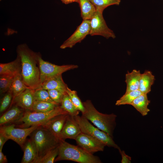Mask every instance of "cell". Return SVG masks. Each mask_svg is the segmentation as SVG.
I'll list each match as a JSON object with an SVG mask.
<instances>
[{
  "mask_svg": "<svg viewBox=\"0 0 163 163\" xmlns=\"http://www.w3.org/2000/svg\"><path fill=\"white\" fill-rule=\"evenodd\" d=\"M69 160L79 163H101L99 158L85 151L78 146L60 140L59 153L55 162Z\"/></svg>",
  "mask_w": 163,
  "mask_h": 163,
  "instance_id": "obj_3",
  "label": "cell"
},
{
  "mask_svg": "<svg viewBox=\"0 0 163 163\" xmlns=\"http://www.w3.org/2000/svg\"><path fill=\"white\" fill-rule=\"evenodd\" d=\"M90 30V20H83L74 33L60 46L64 49L72 47L76 43L81 42L88 34Z\"/></svg>",
  "mask_w": 163,
  "mask_h": 163,
  "instance_id": "obj_11",
  "label": "cell"
},
{
  "mask_svg": "<svg viewBox=\"0 0 163 163\" xmlns=\"http://www.w3.org/2000/svg\"><path fill=\"white\" fill-rule=\"evenodd\" d=\"M34 96L36 101L48 102L57 104L51 98L47 90L41 88L35 90Z\"/></svg>",
  "mask_w": 163,
  "mask_h": 163,
  "instance_id": "obj_32",
  "label": "cell"
},
{
  "mask_svg": "<svg viewBox=\"0 0 163 163\" xmlns=\"http://www.w3.org/2000/svg\"><path fill=\"white\" fill-rule=\"evenodd\" d=\"M59 153V146L47 152L41 158L37 159L35 163H53Z\"/></svg>",
  "mask_w": 163,
  "mask_h": 163,
  "instance_id": "obj_29",
  "label": "cell"
},
{
  "mask_svg": "<svg viewBox=\"0 0 163 163\" xmlns=\"http://www.w3.org/2000/svg\"><path fill=\"white\" fill-rule=\"evenodd\" d=\"M21 62L20 57L17 55L14 61L6 63H0V75H8L15 76L21 73Z\"/></svg>",
  "mask_w": 163,
  "mask_h": 163,
  "instance_id": "obj_16",
  "label": "cell"
},
{
  "mask_svg": "<svg viewBox=\"0 0 163 163\" xmlns=\"http://www.w3.org/2000/svg\"><path fill=\"white\" fill-rule=\"evenodd\" d=\"M66 92L76 108L80 112H81L82 114L84 113L85 110V107L83 103L78 97L77 91L71 90L67 87Z\"/></svg>",
  "mask_w": 163,
  "mask_h": 163,
  "instance_id": "obj_28",
  "label": "cell"
},
{
  "mask_svg": "<svg viewBox=\"0 0 163 163\" xmlns=\"http://www.w3.org/2000/svg\"><path fill=\"white\" fill-rule=\"evenodd\" d=\"M29 136L36 151L37 160L50 150L58 146L60 142L58 138L42 126H38Z\"/></svg>",
  "mask_w": 163,
  "mask_h": 163,
  "instance_id": "obj_4",
  "label": "cell"
},
{
  "mask_svg": "<svg viewBox=\"0 0 163 163\" xmlns=\"http://www.w3.org/2000/svg\"><path fill=\"white\" fill-rule=\"evenodd\" d=\"M34 91L35 90L27 88L13 99L11 106L13 104L15 105L25 111H31L36 101Z\"/></svg>",
  "mask_w": 163,
  "mask_h": 163,
  "instance_id": "obj_12",
  "label": "cell"
},
{
  "mask_svg": "<svg viewBox=\"0 0 163 163\" xmlns=\"http://www.w3.org/2000/svg\"><path fill=\"white\" fill-rule=\"evenodd\" d=\"M25 110L14 104L12 105L6 111L2 114L0 117V125L16 123L23 116Z\"/></svg>",
  "mask_w": 163,
  "mask_h": 163,
  "instance_id": "obj_14",
  "label": "cell"
},
{
  "mask_svg": "<svg viewBox=\"0 0 163 163\" xmlns=\"http://www.w3.org/2000/svg\"><path fill=\"white\" fill-rule=\"evenodd\" d=\"M39 67L41 84L50 78L78 67L77 65L72 64L56 65L44 61L41 56L39 58Z\"/></svg>",
  "mask_w": 163,
  "mask_h": 163,
  "instance_id": "obj_7",
  "label": "cell"
},
{
  "mask_svg": "<svg viewBox=\"0 0 163 163\" xmlns=\"http://www.w3.org/2000/svg\"><path fill=\"white\" fill-rule=\"evenodd\" d=\"M101 11L96 10L90 21V30L89 34L91 36L100 35L108 39L116 37L113 31L108 28L103 16Z\"/></svg>",
  "mask_w": 163,
  "mask_h": 163,
  "instance_id": "obj_9",
  "label": "cell"
},
{
  "mask_svg": "<svg viewBox=\"0 0 163 163\" xmlns=\"http://www.w3.org/2000/svg\"><path fill=\"white\" fill-rule=\"evenodd\" d=\"M0 133L8 139L14 141L22 148L27 137L38 126H33L28 128L16 127L12 123L0 126Z\"/></svg>",
  "mask_w": 163,
  "mask_h": 163,
  "instance_id": "obj_8",
  "label": "cell"
},
{
  "mask_svg": "<svg viewBox=\"0 0 163 163\" xmlns=\"http://www.w3.org/2000/svg\"><path fill=\"white\" fill-rule=\"evenodd\" d=\"M155 80V77L152 72L145 70L141 74L138 89L142 93L148 94L150 92Z\"/></svg>",
  "mask_w": 163,
  "mask_h": 163,
  "instance_id": "obj_18",
  "label": "cell"
},
{
  "mask_svg": "<svg viewBox=\"0 0 163 163\" xmlns=\"http://www.w3.org/2000/svg\"><path fill=\"white\" fill-rule=\"evenodd\" d=\"M14 76L8 75H0V92L1 94L8 92L12 84Z\"/></svg>",
  "mask_w": 163,
  "mask_h": 163,
  "instance_id": "obj_30",
  "label": "cell"
},
{
  "mask_svg": "<svg viewBox=\"0 0 163 163\" xmlns=\"http://www.w3.org/2000/svg\"><path fill=\"white\" fill-rule=\"evenodd\" d=\"M2 0H0V1H1Z\"/></svg>",
  "mask_w": 163,
  "mask_h": 163,
  "instance_id": "obj_38",
  "label": "cell"
},
{
  "mask_svg": "<svg viewBox=\"0 0 163 163\" xmlns=\"http://www.w3.org/2000/svg\"><path fill=\"white\" fill-rule=\"evenodd\" d=\"M147 94H142L136 98L131 104L143 116L147 115L150 110L148 106L150 101L148 100Z\"/></svg>",
  "mask_w": 163,
  "mask_h": 163,
  "instance_id": "obj_20",
  "label": "cell"
},
{
  "mask_svg": "<svg viewBox=\"0 0 163 163\" xmlns=\"http://www.w3.org/2000/svg\"><path fill=\"white\" fill-rule=\"evenodd\" d=\"M13 99L11 92L8 91L4 95L0 100V113L5 112L9 106H11Z\"/></svg>",
  "mask_w": 163,
  "mask_h": 163,
  "instance_id": "obj_31",
  "label": "cell"
},
{
  "mask_svg": "<svg viewBox=\"0 0 163 163\" xmlns=\"http://www.w3.org/2000/svg\"><path fill=\"white\" fill-rule=\"evenodd\" d=\"M52 100L56 104L60 105L66 91L59 89H53L47 90Z\"/></svg>",
  "mask_w": 163,
  "mask_h": 163,
  "instance_id": "obj_33",
  "label": "cell"
},
{
  "mask_svg": "<svg viewBox=\"0 0 163 163\" xmlns=\"http://www.w3.org/2000/svg\"><path fill=\"white\" fill-rule=\"evenodd\" d=\"M142 93L139 89L125 93L119 100L115 105L117 106L125 104H131L134 100Z\"/></svg>",
  "mask_w": 163,
  "mask_h": 163,
  "instance_id": "obj_25",
  "label": "cell"
},
{
  "mask_svg": "<svg viewBox=\"0 0 163 163\" xmlns=\"http://www.w3.org/2000/svg\"><path fill=\"white\" fill-rule=\"evenodd\" d=\"M28 88L23 81L21 73H19L14 76L9 91L11 92L13 99Z\"/></svg>",
  "mask_w": 163,
  "mask_h": 163,
  "instance_id": "obj_23",
  "label": "cell"
},
{
  "mask_svg": "<svg viewBox=\"0 0 163 163\" xmlns=\"http://www.w3.org/2000/svg\"><path fill=\"white\" fill-rule=\"evenodd\" d=\"M96 10L103 12L106 8L111 5H119L121 0H89Z\"/></svg>",
  "mask_w": 163,
  "mask_h": 163,
  "instance_id": "obj_27",
  "label": "cell"
},
{
  "mask_svg": "<svg viewBox=\"0 0 163 163\" xmlns=\"http://www.w3.org/2000/svg\"><path fill=\"white\" fill-rule=\"evenodd\" d=\"M78 145L91 154L103 151L106 145L102 142L89 135L81 133L76 138Z\"/></svg>",
  "mask_w": 163,
  "mask_h": 163,
  "instance_id": "obj_10",
  "label": "cell"
},
{
  "mask_svg": "<svg viewBox=\"0 0 163 163\" xmlns=\"http://www.w3.org/2000/svg\"><path fill=\"white\" fill-rule=\"evenodd\" d=\"M85 110L82 116L90 121L100 129L106 133L113 138V134L116 126L115 114H104L99 112L95 107L91 100L83 102Z\"/></svg>",
  "mask_w": 163,
  "mask_h": 163,
  "instance_id": "obj_2",
  "label": "cell"
},
{
  "mask_svg": "<svg viewBox=\"0 0 163 163\" xmlns=\"http://www.w3.org/2000/svg\"><path fill=\"white\" fill-rule=\"evenodd\" d=\"M17 52L21 60V75L23 82L33 90L41 88L39 67V58L41 55L33 51L24 43L18 46Z\"/></svg>",
  "mask_w": 163,
  "mask_h": 163,
  "instance_id": "obj_1",
  "label": "cell"
},
{
  "mask_svg": "<svg viewBox=\"0 0 163 163\" xmlns=\"http://www.w3.org/2000/svg\"><path fill=\"white\" fill-rule=\"evenodd\" d=\"M82 133L86 134L97 139L106 146L119 150L120 147L115 143L113 138L106 133L92 125L86 118L78 115L74 117Z\"/></svg>",
  "mask_w": 163,
  "mask_h": 163,
  "instance_id": "obj_6",
  "label": "cell"
},
{
  "mask_svg": "<svg viewBox=\"0 0 163 163\" xmlns=\"http://www.w3.org/2000/svg\"><path fill=\"white\" fill-rule=\"evenodd\" d=\"M141 74L139 70L134 69L130 72L127 71L125 75L126 88L125 93L138 89Z\"/></svg>",
  "mask_w": 163,
  "mask_h": 163,
  "instance_id": "obj_17",
  "label": "cell"
},
{
  "mask_svg": "<svg viewBox=\"0 0 163 163\" xmlns=\"http://www.w3.org/2000/svg\"><path fill=\"white\" fill-rule=\"evenodd\" d=\"M8 140L7 138L0 133V151H2L4 145Z\"/></svg>",
  "mask_w": 163,
  "mask_h": 163,
  "instance_id": "obj_35",
  "label": "cell"
},
{
  "mask_svg": "<svg viewBox=\"0 0 163 163\" xmlns=\"http://www.w3.org/2000/svg\"><path fill=\"white\" fill-rule=\"evenodd\" d=\"M82 133L78 124L74 117L68 115L63 129L60 134V140H65L67 139H75Z\"/></svg>",
  "mask_w": 163,
  "mask_h": 163,
  "instance_id": "obj_13",
  "label": "cell"
},
{
  "mask_svg": "<svg viewBox=\"0 0 163 163\" xmlns=\"http://www.w3.org/2000/svg\"><path fill=\"white\" fill-rule=\"evenodd\" d=\"M61 107L70 116L78 115L79 111L75 107L67 93L64 95L60 105Z\"/></svg>",
  "mask_w": 163,
  "mask_h": 163,
  "instance_id": "obj_24",
  "label": "cell"
},
{
  "mask_svg": "<svg viewBox=\"0 0 163 163\" xmlns=\"http://www.w3.org/2000/svg\"><path fill=\"white\" fill-rule=\"evenodd\" d=\"M66 113H68L61 107L60 105L52 110L46 112L25 111L23 117L16 123L18 124L16 125L22 128L42 126L54 117Z\"/></svg>",
  "mask_w": 163,
  "mask_h": 163,
  "instance_id": "obj_5",
  "label": "cell"
},
{
  "mask_svg": "<svg viewBox=\"0 0 163 163\" xmlns=\"http://www.w3.org/2000/svg\"><path fill=\"white\" fill-rule=\"evenodd\" d=\"M8 162L6 156L3 153L2 151H0V163H6Z\"/></svg>",
  "mask_w": 163,
  "mask_h": 163,
  "instance_id": "obj_36",
  "label": "cell"
},
{
  "mask_svg": "<svg viewBox=\"0 0 163 163\" xmlns=\"http://www.w3.org/2000/svg\"><path fill=\"white\" fill-rule=\"evenodd\" d=\"M24 152L21 163H35L37 156L34 147L30 139H27L22 148Z\"/></svg>",
  "mask_w": 163,
  "mask_h": 163,
  "instance_id": "obj_19",
  "label": "cell"
},
{
  "mask_svg": "<svg viewBox=\"0 0 163 163\" xmlns=\"http://www.w3.org/2000/svg\"><path fill=\"white\" fill-rule=\"evenodd\" d=\"M68 87L62 79V74L53 77L41 84V88L49 90L53 89L66 90Z\"/></svg>",
  "mask_w": 163,
  "mask_h": 163,
  "instance_id": "obj_21",
  "label": "cell"
},
{
  "mask_svg": "<svg viewBox=\"0 0 163 163\" xmlns=\"http://www.w3.org/2000/svg\"><path fill=\"white\" fill-rule=\"evenodd\" d=\"M64 4H68L74 2H78V0H60Z\"/></svg>",
  "mask_w": 163,
  "mask_h": 163,
  "instance_id": "obj_37",
  "label": "cell"
},
{
  "mask_svg": "<svg viewBox=\"0 0 163 163\" xmlns=\"http://www.w3.org/2000/svg\"><path fill=\"white\" fill-rule=\"evenodd\" d=\"M83 20H90L96 11L95 8L89 0H78Z\"/></svg>",
  "mask_w": 163,
  "mask_h": 163,
  "instance_id": "obj_22",
  "label": "cell"
},
{
  "mask_svg": "<svg viewBox=\"0 0 163 163\" xmlns=\"http://www.w3.org/2000/svg\"><path fill=\"white\" fill-rule=\"evenodd\" d=\"M119 152L121 155L122 159L121 163H131V157L126 155L123 150H122L120 149L119 150Z\"/></svg>",
  "mask_w": 163,
  "mask_h": 163,
  "instance_id": "obj_34",
  "label": "cell"
},
{
  "mask_svg": "<svg viewBox=\"0 0 163 163\" xmlns=\"http://www.w3.org/2000/svg\"><path fill=\"white\" fill-rule=\"evenodd\" d=\"M59 105L46 101H36L31 111L46 112L52 110Z\"/></svg>",
  "mask_w": 163,
  "mask_h": 163,
  "instance_id": "obj_26",
  "label": "cell"
},
{
  "mask_svg": "<svg viewBox=\"0 0 163 163\" xmlns=\"http://www.w3.org/2000/svg\"><path fill=\"white\" fill-rule=\"evenodd\" d=\"M69 115L66 113L57 116L42 126L48 129L59 138Z\"/></svg>",
  "mask_w": 163,
  "mask_h": 163,
  "instance_id": "obj_15",
  "label": "cell"
}]
</instances>
